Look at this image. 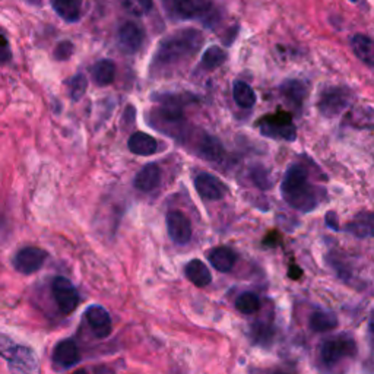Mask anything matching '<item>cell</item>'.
Masks as SVG:
<instances>
[{"label":"cell","instance_id":"obj_12","mask_svg":"<svg viewBox=\"0 0 374 374\" xmlns=\"http://www.w3.org/2000/svg\"><path fill=\"white\" fill-rule=\"evenodd\" d=\"M85 319L88 325L91 326L92 334L98 339H105L112 335L113 325L112 317H110L108 312L101 306H91L90 309L85 312Z\"/></svg>","mask_w":374,"mask_h":374},{"label":"cell","instance_id":"obj_38","mask_svg":"<svg viewBox=\"0 0 374 374\" xmlns=\"http://www.w3.org/2000/svg\"><path fill=\"white\" fill-rule=\"evenodd\" d=\"M275 374H288V373H284V371H277Z\"/></svg>","mask_w":374,"mask_h":374},{"label":"cell","instance_id":"obj_37","mask_svg":"<svg viewBox=\"0 0 374 374\" xmlns=\"http://www.w3.org/2000/svg\"><path fill=\"white\" fill-rule=\"evenodd\" d=\"M73 374H88L85 370H78V371H75Z\"/></svg>","mask_w":374,"mask_h":374},{"label":"cell","instance_id":"obj_22","mask_svg":"<svg viewBox=\"0 0 374 374\" xmlns=\"http://www.w3.org/2000/svg\"><path fill=\"white\" fill-rule=\"evenodd\" d=\"M51 6L66 22H76L81 18L82 0H51Z\"/></svg>","mask_w":374,"mask_h":374},{"label":"cell","instance_id":"obj_24","mask_svg":"<svg viewBox=\"0 0 374 374\" xmlns=\"http://www.w3.org/2000/svg\"><path fill=\"white\" fill-rule=\"evenodd\" d=\"M92 78L97 85L107 86L116 78V64L113 60L103 59L97 62L92 68Z\"/></svg>","mask_w":374,"mask_h":374},{"label":"cell","instance_id":"obj_23","mask_svg":"<svg viewBox=\"0 0 374 374\" xmlns=\"http://www.w3.org/2000/svg\"><path fill=\"white\" fill-rule=\"evenodd\" d=\"M281 94L291 107L301 108L304 100V85L300 81L288 79L281 85Z\"/></svg>","mask_w":374,"mask_h":374},{"label":"cell","instance_id":"obj_4","mask_svg":"<svg viewBox=\"0 0 374 374\" xmlns=\"http://www.w3.org/2000/svg\"><path fill=\"white\" fill-rule=\"evenodd\" d=\"M259 130L263 136L277 140L292 142L297 138V129L292 123V119L290 114L285 113H278L263 119L259 123Z\"/></svg>","mask_w":374,"mask_h":374},{"label":"cell","instance_id":"obj_28","mask_svg":"<svg viewBox=\"0 0 374 374\" xmlns=\"http://www.w3.org/2000/svg\"><path fill=\"white\" fill-rule=\"evenodd\" d=\"M236 309L241 314H255L260 309V300L256 294L245 292L236 300Z\"/></svg>","mask_w":374,"mask_h":374},{"label":"cell","instance_id":"obj_14","mask_svg":"<svg viewBox=\"0 0 374 374\" xmlns=\"http://www.w3.org/2000/svg\"><path fill=\"white\" fill-rule=\"evenodd\" d=\"M195 152L206 161H221L225 155V151L219 139L212 135L202 134L195 138Z\"/></svg>","mask_w":374,"mask_h":374},{"label":"cell","instance_id":"obj_27","mask_svg":"<svg viewBox=\"0 0 374 374\" xmlns=\"http://www.w3.org/2000/svg\"><path fill=\"white\" fill-rule=\"evenodd\" d=\"M227 60V53L221 49L212 46L205 50L202 56V66L206 71H215L219 66H223Z\"/></svg>","mask_w":374,"mask_h":374},{"label":"cell","instance_id":"obj_3","mask_svg":"<svg viewBox=\"0 0 374 374\" xmlns=\"http://www.w3.org/2000/svg\"><path fill=\"white\" fill-rule=\"evenodd\" d=\"M353 101V91L347 86H327L319 97L317 108L325 117L334 119L342 114Z\"/></svg>","mask_w":374,"mask_h":374},{"label":"cell","instance_id":"obj_25","mask_svg":"<svg viewBox=\"0 0 374 374\" xmlns=\"http://www.w3.org/2000/svg\"><path fill=\"white\" fill-rule=\"evenodd\" d=\"M233 97L237 105L241 108H251L256 104V94L251 86L243 81H237L233 85Z\"/></svg>","mask_w":374,"mask_h":374},{"label":"cell","instance_id":"obj_34","mask_svg":"<svg viewBox=\"0 0 374 374\" xmlns=\"http://www.w3.org/2000/svg\"><path fill=\"white\" fill-rule=\"evenodd\" d=\"M135 116H136V113H135V108L132 107V105H127L126 112H125V116H123V123H125L126 126H130L132 123H134Z\"/></svg>","mask_w":374,"mask_h":374},{"label":"cell","instance_id":"obj_26","mask_svg":"<svg viewBox=\"0 0 374 374\" xmlns=\"http://www.w3.org/2000/svg\"><path fill=\"white\" fill-rule=\"evenodd\" d=\"M338 326V319L334 313L329 312H314L310 317V327L314 332H327V331H334V329Z\"/></svg>","mask_w":374,"mask_h":374},{"label":"cell","instance_id":"obj_13","mask_svg":"<svg viewBox=\"0 0 374 374\" xmlns=\"http://www.w3.org/2000/svg\"><path fill=\"white\" fill-rule=\"evenodd\" d=\"M145 41V31L134 21H127L119 29V42L127 53H136Z\"/></svg>","mask_w":374,"mask_h":374},{"label":"cell","instance_id":"obj_5","mask_svg":"<svg viewBox=\"0 0 374 374\" xmlns=\"http://www.w3.org/2000/svg\"><path fill=\"white\" fill-rule=\"evenodd\" d=\"M356 353H357L356 340L347 335L327 339L321 348V357L326 366H335L340 360L354 357Z\"/></svg>","mask_w":374,"mask_h":374},{"label":"cell","instance_id":"obj_10","mask_svg":"<svg viewBox=\"0 0 374 374\" xmlns=\"http://www.w3.org/2000/svg\"><path fill=\"white\" fill-rule=\"evenodd\" d=\"M81 361V351L72 339H63L53 349V364L60 370L71 369Z\"/></svg>","mask_w":374,"mask_h":374},{"label":"cell","instance_id":"obj_29","mask_svg":"<svg viewBox=\"0 0 374 374\" xmlns=\"http://www.w3.org/2000/svg\"><path fill=\"white\" fill-rule=\"evenodd\" d=\"M123 9L134 16H144L151 12L153 0H122Z\"/></svg>","mask_w":374,"mask_h":374},{"label":"cell","instance_id":"obj_1","mask_svg":"<svg viewBox=\"0 0 374 374\" xmlns=\"http://www.w3.org/2000/svg\"><path fill=\"white\" fill-rule=\"evenodd\" d=\"M203 34L193 28H184L164 38L152 60V69L158 72L177 68L201 50Z\"/></svg>","mask_w":374,"mask_h":374},{"label":"cell","instance_id":"obj_8","mask_svg":"<svg viewBox=\"0 0 374 374\" xmlns=\"http://www.w3.org/2000/svg\"><path fill=\"white\" fill-rule=\"evenodd\" d=\"M47 258H49V253L46 250L31 246V247L21 249L15 255L12 263H14V268L19 273L31 275L42 268Z\"/></svg>","mask_w":374,"mask_h":374},{"label":"cell","instance_id":"obj_35","mask_svg":"<svg viewBox=\"0 0 374 374\" xmlns=\"http://www.w3.org/2000/svg\"><path fill=\"white\" fill-rule=\"evenodd\" d=\"M369 327H370V331H371V334H374V314H373V316H371V319H370Z\"/></svg>","mask_w":374,"mask_h":374},{"label":"cell","instance_id":"obj_32","mask_svg":"<svg viewBox=\"0 0 374 374\" xmlns=\"http://www.w3.org/2000/svg\"><path fill=\"white\" fill-rule=\"evenodd\" d=\"M250 175H251L253 182L258 184V187H260V189H268V187H269V177H268V173H266L265 169L253 167Z\"/></svg>","mask_w":374,"mask_h":374},{"label":"cell","instance_id":"obj_21","mask_svg":"<svg viewBox=\"0 0 374 374\" xmlns=\"http://www.w3.org/2000/svg\"><path fill=\"white\" fill-rule=\"evenodd\" d=\"M209 262L219 272H229L237 262V255L229 247H216L209 253Z\"/></svg>","mask_w":374,"mask_h":374},{"label":"cell","instance_id":"obj_7","mask_svg":"<svg viewBox=\"0 0 374 374\" xmlns=\"http://www.w3.org/2000/svg\"><path fill=\"white\" fill-rule=\"evenodd\" d=\"M12 374H41L37 354L28 347L15 345L3 358Z\"/></svg>","mask_w":374,"mask_h":374},{"label":"cell","instance_id":"obj_39","mask_svg":"<svg viewBox=\"0 0 374 374\" xmlns=\"http://www.w3.org/2000/svg\"><path fill=\"white\" fill-rule=\"evenodd\" d=\"M351 2H358V0H351Z\"/></svg>","mask_w":374,"mask_h":374},{"label":"cell","instance_id":"obj_18","mask_svg":"<svg viewBox=\"0 0 374 374\" xmlns=\"http://www.w3.org/2000/svg\"><path fill=\"white\" fill-rule=\"evenodd\" d=\"M184 275L186 278L195 285V287H199V288L206 287V285H209L212 281L211 271H209L205 263L199 259H195L187 263L184 268Z\"/></svg>","mask_w":374,"mask_h":374},{"label":"cell","instance_id":"obj_9","mask_svg":"<svg viewBox=\"0 0 374 374\" xmlns=\"http://www.w3.org/2000/svg\"><path fill=\"white\" fill-rule=\"evenodd\" d=\"M167 229L175 245H187L192 238L190 219L177 209H173L167 214Z\"/></svg>","mask_w":374,"mask_h":374},{"label":"cell","instance_id":"obj_33","mask_svg":"<svg viewBox=\"0 0 374 374\" xmlns=\"http://www.w3.org/2000/svg\"><path fill=\"white\" fill-rule=\"evenodd\" d=\"M12 58V51H10L9 47V41L8 38L0 32V63H6Z\"/></svg>","mask_w":374,"mask_h":374},{"label":"cell","instance_id":"obj_36","mask_svg":"<svg viewBox=\"0 0 374 374\" xmlns=\"http://www.w3.org/2000/svg\"><path fill=\"white\" fill-rule=\"evenodd\" d=\"M27 2H29L32 5H40L42 2V0H27Z\"/></svg>","mask_w":374,"mask_h":374},{"label":"cell","instance_id":"obj_19","mask_svg":"<svg viewBox=\"0 0 374 374\" xmlns=\"http://www.w3.org/2000/svg\"><path fill=\"white\" fill-rule=\"evenodd\" d=\"M347 231L358 238H369L374 236V214L361 212L347 225Z\"/></svg>","mask_w":374,"mask_h":374},{"label":"cell","instance_id":"obj_20","mask_svg":"<svg viewBox=\"0 0 374 374\" xmlns=\"http://www.w3.org/2000/svg\"><path fill=\"white\" fill-rule=\"evenodd\" d=\"M351 47H353L356 56L362 62L366 63L367 66H371L374 68V40L362 36V34H357L351 40Z\"/></svg>","mask_w":374,"mask_h":374},{"label":"cell","instance_id":"obj_15","mask_svg":"<svg viewBox=\"0 0 374 374\" xmlns=\"http://www.w3.org/2000/svg\"><path fill=\"white\" fill-rule=\"evenodd\" d=\"M173 9L183 19L203 18L211 14L212 3L209 0H173Z\"/></svg>","mask_w":374,"mask_h":374},{"label":"cell","instance_id":"obj_6","mask_svg":"<svg viewBox=\"0 0 374 374\" xmlns=\"http://www.w3.org/2000/svg\"><path fill=\"white\" fill-rule=\"evenodd\" d=\"M53 299L56 301L62 314H72L79 306V292L75 285L64 277H56L51 282Z\"/></svg>","mask_w":374,"mask_h":374},{"label":"cell","instance_id":"obj_16","mask_svg":"<svg viewBox=\"0 0 374 374\" xmlns=\"http://www.w3.org/2000/svg\"><path fill=\"white\" fill-rule=\"evenodd\" d=\"M127 147L132 153L140 157L153 155L158 149L155 138H152L151 135L145 134V132H135V134L129 138Z\"/></svg>","mask_w":374,"mask_h":374},{"label":"cell","instance_id":"obj_2","mask_svg":"<svg viewBox=\"0 0 374 374\" xmlns=\"http://www.w3.org/2000/svg\"><path fill=\"white\" fill-rule=\"evenodd\" d=\"M284 201L301 212H312L321 203L325 190L309 183V173L301 164H292L281 184Z\"/></svg>","mask_w":374,"mask_h":374},{"label":"cell","instance_id":"obj_17","mask_svg":"<svg viewBox=\"0 0 374 374\" xmlns=\"http://www.w3.org/2000/svg\"><path fill=\"white\" fill-rule=\"evenodd\" d=\"M161 182V170L157 164H147L134 180V184L140 192H152Z\"/></svg>","mask_w":374,"mask_h":374},{"label":"cell","instance_id":"obj_30","mask_svg":"<svg viewBox=\"0 0 374 374\" xmlns=\"http://www.w3.org/2000/svg\"><path fill=\"white\" fill-rule=\"evenodd\" d=\"M69 86V94L72 97L73 101H79L81 98L85 95L88 90V79L84 73L75 75L73 78L68 82Z\"/></svg>","mask_w":374,"mask_h":374},{"label":"cell","instance_id":"obj_11","mask_svg":"<svg viewBox=\"0 0 374 374\" xmlns=\"http://www.w3.org/2000/svg\"><path fill=\"white\" fill-rule=\"evenodd\" d=\"M196 192L205 201H221L227 193L225 184L215 175L202 173L195 179Z\"/></svg>","mask_w":374,"mask_h":374},{"label":"cell","instance_id":"obj_31","mask_svg":"<svg viewBox=\"0 0 374 374\" xmlns=\"http://www.w3.org/2000/svg\"><path fill=\"white\" fill-rule=\"evenodd\" d=\"M75 51V46L71 42V41H62L59 42L56 49H54L53 51V58L56 59L58 62H63V60H68L72 58V54Z\"/></svg>","mask_w":374,"mask_h":374}]
</instances>
